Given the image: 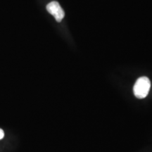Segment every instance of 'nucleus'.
<instances>
[{"instance_id": "nucleus-2", "label": "nucleus", "mask_w": 152, "mask_h": 152, "mask_svg": "<svg viewBox=\"0 0 152 152\" xmlns=\"http://www.w3.org/2000/svg\"><path fill=\"white\" fill-rule=\"evenodd\" d=\"M47 10L49 14L54 16L56 21L61 22L64 18L65 14L58 2L57 1H52L47 5Z\"/></svg>"}, {"instance_id": "nucleus-1", "label": "nucleus", "mask_w": 152, "mask_h": 152, "mask_svg": "<svg viewBox=\"0 0 152 152\" xmlns=\"http://www.w3.org/2000/svg\"><path fill=\"white\" fill-rule=\"evenodd\" d=\"M151 88V82L147 77H141L137 79L133 87L134 96L138 99H144L149 94Z\"/></svg>"}, {"instance_id": "nucleus-3", "label": "nucleus", "mask_w": 152, "mask_h": 152, "mask_svg": "<svg viewBox=\"0 0 152 152\" xmlns=\"http://www.w3.org/2000/svg\"><path fill=\"white\" fill-rule=\"evenodd\" d=\"M4 137V132L3 130L0 128V140L3 139Z\"/></svg>"}]
</instances>
